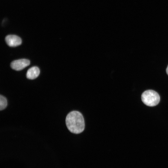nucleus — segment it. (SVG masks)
Wrapping results in <instances>:
<instances>
[{
	"label": "nucleus",
	"instance_id": "obj_1",
	"mask_svg": "<svg viewBox=\"0 0 168 168\" xmlns=\"http://www.w3.org/2000/svg\"><path fill=\"white\" fill-rule=\"evenodd\" d=\"M65 123L68 129L72 133L79 134L84 130V119L78 111L73 110L68 113L65 119Z\"/></svg>",
	"mask_w": 168,
	"mask_h": 168
},
{
	"label": "nucleus",
	"instance_id": "obj_2",
	"mask_svg": "<svg viewBox=\"0 0 168 168\" xmlns=\"http://www.w3.org/2000/svg\"><path fill=\"white\" fill-rule=\"evenodd\" d=\"M142 102L146 105L154 106L157 105L159 102L160 97L156 91L148 90L144 91L141 95Z\"/></svg>",
	"mask_w": 168,
	"mask_h": 168
},
{
	"label": "nucleus",
	"instance_id": "obj_3",
	"mask_svg": "<svg viewBox=\"0 0 168 168\" xmlns=\"http://www.w3.org/2000/svg\"><path fill=\"white\" fill-rule=\"evenodd\" d=\"M30 64V61L26 59H21L14 60L10 64L11 68L16 71H20L28 66Z\"/></svg>",
	"mask_w": 168,
	"mask_h": 168
},
{
	"label": "nucleus",
	"instance_id": "obj_4",
	"mask_svg": "<svg viewBox=\"0 0 168 168\" xmlns=\"http://www.w3.org/2000/svg\"><path fill=\"white\" fill-rule=\"evenodd\" d=\"M5 41L10 47H14L20 45L22 42L21 38L15 35H9L5 37Z\"/></svg>",
	"mask_w": 168,
	"mask_h": 168
},
{
	"label": "nucleus",
	"instance_id": "obj_5",
	"mask_svg": "<svg viewBox=\"0 0 168 168\" xmlns=\"http://www.w3.org/2000/svg\"><path fill=\"white\" fill-rule=\"evenodd\" d=\"M40 73V69L38 67L35 66L32 67L27 71L26 77L29 79H34L38 77Z\"/></svg>",
	"mask_w": 168,
	"mask_h": 168
},
{
	"label": "nucleus",
	"instance_id": "obj_6",
	"mask_svg": "<svg viewBox=\"0 0 168 168\" xmlns=\"http://www.w3.org/2000/svg\"><path fill=\"white\" fill-rule=\"evenodd\" d=\"M7 105L6 98L3 96H0V110H2L6 108Z\"/></svg>",
	"mask_w": 168,
	"mask_h": 168
},
{
	"label": "nucleus",
	"instance_id": "obj_7",
	"mask_svg": "<svg viewBox=\"0 0 168 168\" xmlns=\"http://www.w3.org/2000/svg\"><path fill=\"white\" fill-rule=\"evenodd\" d=\"M166 72L167 74L168 75V65L166 69Z\"/></svg>",
	"mask_w": 168,
	"mask_h": 168
}]
</instances>
